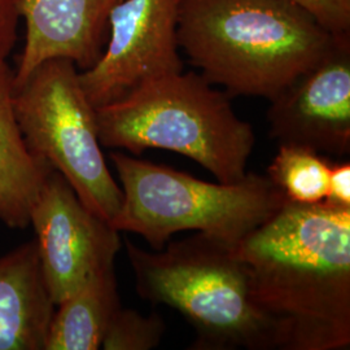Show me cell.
<instances>
[{"label": "cell", "instance_id": "1", "mask_svg": "<svg viewBox=\"0 0 350 350\" xmlns=\"http://www.w3.org/2000/svg\"><path fill=\"white\" fill-rule=\"evenodd\" d=\"M235 250L279 349H349L350 208L287 201Z\"/></svg>", "mask_w": 350, "mask_h": 350}, {"label": "cell", "instance_id": "2", "mask_svg": "<svg viewBox=\"0 0 350 350\" xmlns=\"http://www.w3.org/2000/svg\"><path fill=\"white\" fill-rule=\"evenodd\" d=\"M334 39L288 0H180L179 49L228 95L271 100Z\"/></svg>", "mask_w": 350, "mask_h": 350}, {"label": "cell", "instance_id": "3", "mask_svg": "<svg viewBox=\"0 0 350 350\" xmlns=\"http://www.w3.org/2000/svg\"><path fill=\"white\" fill-rule=\"evenodd\" d=\"M126 250L139 296L174 308L195 328L191 349H279L275 325L253 297L235 244L198 232L165 250L131 241Z\"/></svg>", "mask_w": 350, "mask_h": 350}, {"label": "cell", "instance_id": "4", "mask_svg": "<svg viewBox=\"0 0 350 350\" xmlns=\"http://www.w3.org/2000/svg\"><path fill=\"white\" fill-rule=\"evenodd\" d=\"M101 147L134 154L172 150L196 161L221 183L247 174L253 127L239 118L228 95L202 75L176 72L142 83L125 98L96 108Z\"/></svg>", "mask_w": 350, "mask_h": 350}, {"label": "cell", "instance_id": "5", "mask_svg": "<svg viewBox=\"0 0 350 350\" xmlns=\"http://www.w3.org/2000/svg\"><path fill=\"white\" fill-rule=\"evenodd\" d=\"M111 160L122 189L112 226L138 234L154 250L182 231L237 244L287 202L267 175L247 173L235 183H209L122 152H112Z\"/></svg>", "mask_w": 350, "mask_h": 350}, {"label": "cell", "instance_id": "6", "mask_svg": "<svg viewBox=\"0 0 350 350\" xmlns=\"http://www.w3.org/2000/svg\"><path fill=\"white\" fill-rule=\"evenodd\" d=\"M13 109L26 147L69 182L91 212L112 225L122 205L101 150L96 109L66 59L40 64L14 88Z\"/></svg>", "mask_w": 350, "mask_h": 350}, {"label": "cell", "instance_id": "7", "mask_svg": "<svg viewBox=\"0 0 350 350\" xmlns=\"http://www.w3.org/2000/svg\"><path fill=\"white\" fill-rule=\"evenodd\" d=\"M40 271L56 305L90 276L114 266L120 231L91 212L69 182L52 169L29 213Z\"/></svg>", "mask_w": 350, "mask_h": 350}, {"label": "cell", "instance_id": "8", "mask_svg": "<svg viewBox=\"0 0 350 350\" xmlns=\"http://www.w3.org/2000/svg\"><path fill=\"white\" fill-rule=\"evenodd\" d=\"M179 7L180 0H121L114 5L100 59L79 73L95 109L125 98L150 79L183 70Z\"/></svg>", "mask_w": 350, "mask_h": 350}, {"label": "cell", "instance_id": "9", "mask_svg": "<svg viewBox=\"0 0 350 350\" xmlns=\"http://www.w3.org/2000/svg\"><path fill=\"white\" fill-rule=\"evenodd\" d=\"M270 101V137L319 153L350 152V34L335 36L325 55Z\"/></svg>", "mask_w": 350, "mask_h": 350}, {"label": "cell", "instance_id": "10", "mask_svg": "<svg viewBox=\"0 0 350 350\" xmlns=\"http://www.w3.org/2000/svg\"><path fill=\"white\" fill-rule=\"evenodd\" d=\"M120 1L21 0L25 46L13 72V88L51 59L70 60L82 72L94 66L108 40L109 14Z\"/></svg>", "mask_w": 350, "mask_h": 350}, {"label": "cell", "instance_id": "11", "mask_svg": "<svg viewBox=\"0 0 350 350\" xmlns=\"http://www.w3.org/2000/svg\"><path fill=\"white\" fill-rule=\"evenodd\" d=\"M55 304L44 284L37 243L0 257V350H44Z\"/></svg>", "mask_w": 350, "mask_h": 350}, {"label": "cell", "instance_id": "12", "mask_svg": "<svg viewBox=\"0 0 350 350\" xmlns=\"http://www.w3.org/2000/svg\"><path fill=\"white\" fill-rule=\"evenodd\" d=\"M13 70L0 69V221L24 230L29 213L47 175L50 163L26 147L13 109Z\"/></svg>", "mask_w": 350, "mask_h": 350}, {"label": "cell", "instance_id": "13", "mask_svg": "<svg viewBox=\"0 0 350 350\" xmlns=\"http://www.w3.org/2000/svg\"><path fill=\"white\" fill-rule=\"evenodd\" d=\"M121 308L114 266L90 276L55 306L44 350H98Z\"/></svg>", "mask_w": 350, "mask_h": 350}, {"label": "cell", "instance_id": "14", "mask_svg": "<svg viewBox=\"0 0 350 350\" xmlns=\"http://www.w3.org/2000/svg\"><path fill=\"white\" fill-rule=\"evenodd\" d=\"M331 163L312 148L279 144L266 175L288 202L313 205L325 201Z\"/></svg>", "mask_w": 350, "mask_h": 350}, {"label": "cell", "instance_id": "15", "mask_svg": "<svg viewBox=\"0 0 350 350\" xmlns=\"http://www.w3.org/2000/svg\"><path fill=\"white\" fill-rule=\"evenodd\" d=\"M166 325L159 314L143 315L122 306L114 314L101 342L105 350H152L161 342Z\"/></svg>", "mask_w": 350, "mask_h": 350}, {"label": "cell", "instance_id": "16", "mask_svg": "<svg viewBox=\"0 0 350 350\" xmlns=\"http://www.w3.org/2000/svg\"><path fill=\"white\" fill-rule=\"evenodd\" d=\"M297 4L331 34H350V0H288Z\"/></svg>", "mask_w": 350, "mask_h": 350}, {"label": "cell", "instance_id": "17", "mask_svg": "<svg viewBox=\"0 0 350 350\" xmlns=\"http://www.w3.org/2000/svg\"><path fill=\"white\" fill-rule=\"evenodd\" d=\"M21 0H0V69L8 64L17 42Z\"/></svg>", "mask_w": 350, "mask_h": 350}, {"label": "cell", "instance_id": "18", "mask_svg": "<svg viewBox=\"0 0 350 350\" xmlns=\"http://www.w3.org/2000/svg\"><path fill=\"white\" fill-rule=\"evenodd\" d=\"M325 202L350 208V163H331Z\"/></svg>", "mask_w": 350, "mask_h": 350}]
</instances>
